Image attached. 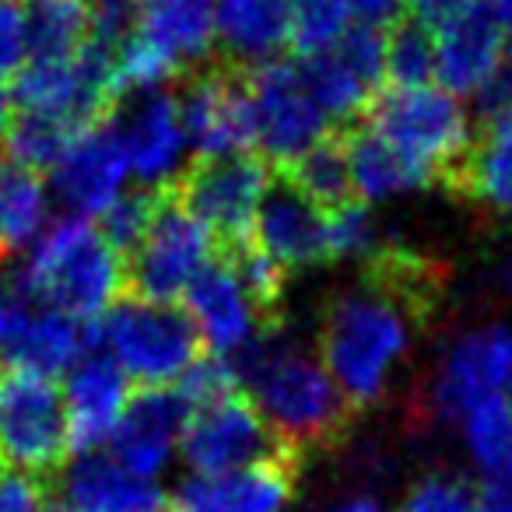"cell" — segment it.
I'll return each instance as SVG.
<instances>
[{
    "label": "cell",
    "mask_w": 512,
    "mask_h": 512,
    "mask_svg": "<svg viewBox=\"0 0 512 512\" xmlns=\"http://www.w3.org/2000/svg\"><path fill=\"white\" fill-rule=\"evenodd\" d=\"M81 127H71L64 120L39 113H18L15 123L8 130V158H15L18 165H29L36 172H50L60 162V155L67 151V144L74 141Z\"/></svg>",
    "instance_id": "33"
},
{
    "label": "cell",
    "mask_w": 512,
    "mask_h": 512,
    "mask_svg": "<svg viewBox=\"0 0 512 512\" xmlns=\"http://www.w3.org/2000/svg\"><path fill=\"white\" fill-rule=\"evenodd\" d=\"M488 95H498L495 102H512V50L505 53V67H502V74H498L495 88H491Z\"/></svg>",
    "instance_id": "41"
},
{
    "label": "cell",
    "mask_w": 512,
    "mask_h": 512,
    "mask_svg": "<svg viewBox=\"0 0 512 512\" xmlns=\"http://www.w3.org/2000/svg\"><path fill=\"white\" fill-rule=\"evenodd\" d=\"M435 78V39L414 18L386 29V81L393 88H418Z\"/></svg>",
    "instance_id": "32"
},
{
    "label": "cell",
    "mask_w": 512,
    "mask_h": 512,
    "mask_svg": "<svg viewBox=\"0 0 512 512\" xmlns=\"http://www.w3.org/2000/svg\"><path fill=\"white\" fill-rule=\"evenodd\" d=\"M502 292L512 299V256L505 260V267H502Z\"/></svg>",
    "instance_id": "44"
},
{
    "label": "cell",
    "mask_w": 512,
    "mask_h": 512,
    "mask_svg": "<svg viewBox=\"0 0 512 512\" xmlns=\"http://www.w3.org/2000/svg\"><path fill=\"white\" fill-rule=\"evenodd\" d=\"M29 60V29H25V8L18 0H0V81L18 78Z\"/></svg>",
    "instance_id": "35"
},
{
    "label": "cell",
    "mask_w": 512,
    "mask_h": 512,
    "mask_svg": "<svg viewBox=\"0 0 512 512\" xmlns=\"http://www.w3.org/2000/svg\"><path fill=\"white\" fill-rule=\"evenodd\" d=\"M127 404L130 379L106 351H88L78 365H71L64 386L71 453H95L102 442L113 439Z\"/></svg>",
    "instance_id": "21"
},
{
    "label": "cell",
    "mask_w": 512,
    "mask_h": 512,
    "mask_svg": "<svg viewBox=\"0 0 512 512\" xmlns=\"http://www.w3.org/2000/svg\"><path fill=\"white\" fill-rule=\"evenodd\" d=\"M218 0H134V32L162 46L183 71L211 60Z\"/></svg>",
    "instance_id": "24"
},
{
    "label": "cell",
    "mask_w": 512,
    "mask_h": 512,
    "mask_svg": "<svg viewBox=\"0 0 512 512\" xmlns=\"http://www.w3.org/2000/svg\"><path fill=\"white\" fill-rule=\"evenodd\" d=\"M74 512H172L169 495L155 477H141L113 456L81 453L53 484Z\"/></svg>",
    "instance_id": "22"
},
{
    "label": "cell",
    "mask_w": 512,
    "mask_h": 512,
    "mask_svg": "<svg viewBox=\"0 0 512 512\" xmlns=\"http://www.w3.org/2000/svg\"><path fill=\"white\" fill-rule=\"evenodd\" d=\"M435 302V274L400 242H379L365 256L362 281L327 302L320 320V358L355 407L383 400L414 334Z\"/></svg>",
    "instance_id": "1"
},
{
    "label": "cell",
    "mask_w": 512,
    "mask_h": 512,
    "mask_svg": "<svg viewBox=\"0 0 512 512\" xmlns=\"http://www.w3.org/2000/svg\"><path fill=\"white\" fill-rule=\"evenodd\" d=\"M53 190L67 211L81 218H99L123 193V179L130 176V158L116 134L113 120H95L74 134L60 162L50 169Z\"/></svg>",
    "instance_id": "16"
},
{
    "label": "cell",
    "mask_w": 512,
    "mask_h": 512,
    "mask_svg": "<svg viewBox=\"0 0 512 512\" xmlns=\"http://www.w3.org/2000/svg\"><path fill=\"white\" fill-rule=\"evenodd\" d=\"M95 344H102L141 390L176 386L183 372L204 355L200 330L186 309L130 292L95 323Z\"/></svg>",
    "instance_id": "4"
},
{
    "label": "cell",
    "mask_w": 512,
    "mask_h": 512,
    "mask_svg": "<svg viewBox=\"0 0 512 512\" xmlns=\"http://www.w3.org/2000/svg\"><path fill=\"white\" fill-rule=\"evenodd\" d=\"M179 449H183V460L193 467V474H228V470H242L253 463L274 460V456L295 453L274 432L271 421L260 414V407L242 386L211 400V404L193 407Z\"/></svg>",
    "instance_id": "10"
},
{
    "label": "cell",
    "mask_w": 512,
    "mask_h": 512,
    "mask_svg": "<svg viewBox=\"0 0 512 512\" xmlns=\"http://www.w3.org/2000/svg\"><path fill=\"white\" fill-rule=\"evenodd\" d=\"M344 130V144H348V162H351V183H355L358 200H386L397 193H411L421 186H432V172L418 165L411 155L386 141L379 130H372L365 120L348 123Z\"/></svg>",
    "instance_id": "25"
},
{
    "label": "cell",
    "mask_w": 512,
    "mask_h": 512,
    "mask_svg": "<svg viewBox=\"0 0 512 512\" xmlns=\"http://www.w3.org/2000/svg\"><path fill=\"white\" fill-rule=\"evenodd\" d=\"M299 67L330 120H362L386 85V29L351 25L330 50L299 60Z\"/></svg>",
    "instance_id": "12"
},
{
    "label": "cell",
    "mask_w": 512,
    "mask_h": 512,
    "mask_svg": "<svg viewBox=\"0 0 512 512\" xmlns=\"http://www.w3.org/2000/svg\"><path fill=\"white\" fill-rule=\"evenodd\" d=\"M214 256H218L214 232L179 200L172 186H162L148 228L123 256L127 292L151 302H179Z\"/></svg>",
    "instance_id": "7"
},
{
    "label": "cell",
    "mask_w": 512,
    "mask_h": 512,
    "mask_svg": "<svg viewBox=\"0 0 512 512\" xmlns=\"http://www.w3.org/2000/svg\"><path fill=\"white\" fill-rule=\"evenodd\" d=\"M253 102L256 148L274 172L292 169L316 141L330 134V116L309 92L306 74L292 60H267L246 71Z\"/></svg>",
    "instance_id": "9"
},
{
    "label": "cell",
    "mask_w": 512,
    "mask_h": 512,
    "mask_svg": "<svg viewBox=\"0 0 512 512\" xmlns=\"http://www.w3.org/2000/svg\"><path fill=\"white\" fill-rule=\"evenodd\" d=\"M15 123V95L0 85V144L8 141V130Z\"/></svg>",
    "instance_id": "40"
},
{
    "label": "cell",
    "mask_w": 512,
    "mask_h": 512,
    "mask_svg": "<svg viewBox=\"0 0 512 512\" xmlns=\"http://www.w3.org/2000/svg\"><path fill=\"white\" fill-rule=\"evenodd\" d=\"M193 407L179 386H151L130 397L120 425L113 432V460L141 477H158L169 467L172 453L183 442Z\"/></svg>",
    "instance_id": "20"
},
{
    "label": "cell",
    "mask_w": 512,
    "mask_h": 512,
    "mask_svg": "<svg viewBox=\"0 0 512 512\" xmlns=\"http://www.w3.org/2000/svg\"><path fill=\"white\" fill-rule=\"evenodd\" d=\"M509 400H512V376H509Z\"/></svg>",
    "instance_id": "45"
},
{
    "label": "cell",
    "mask_w": 512,
    "mask_h": 512,
    "mask_svg": "<svg viewBox=\"0 0 512 512\" xmlns=\"http://www.w3.org/2000/svg\"><path fill=\"white\" fill-rule=\"evenodd\" d=\"M46 488L39 477L0 467V512H46Z\"/></svg>",
    "instance_id": "36"
},
{
    "label": "cell",
    "mask_w": 512,
    "mask_h": 512,
    "mask_svg": "<svg viewBox=\"0 0 512 512\" xmlns=\"http://www.w3.org/2000/svg\"><path fill=\"white\" fill-rule=\"evenodd\" d=\"M253 242L285 271H302L330 256V207L316 204L288 172H274L256 211Z\"/></svg>",
    "instance_id": "14"
},
{
    "label": "cell",
    "mask_w": 512,
    "mask_h": 512,
    "mask_svg": "<svg viewBox=\"0 0 512 512\" xmlns=\"http://www.w3.org/2000/svg\"><path fill=\"white\" fill-rule=\"evenodd\" d=\"M362 120L425 165L435 183H453L474 148L470 116L460 95L446 92L442 85L383 88Z\"/></svg>",
    "instance_id": "5"
},
{
    "label": "cell",
    "mask_w": 512,
    "mask_h": 512,
    "mask_svg": "<svg viewBox=\"0 0 512 512\" xmlns=\"http://www.w3.org/2000/svg\"><path fill=\"white\" fill-rule=\"evenodd\" d=\"M22 281L39 306L99 323L127 295V264L99 225L71 214L39 235Z\"/></svg>",
    "instance_id": "3"
},
{
    "label": "cell",
    "mask_w": 512,
    "mask_h": 512,
    "mask_svg": "<svg viewBox=\"0 0 512 512\" xmlns=\"http://www.w3.org/2000/svg\"><path fill=\"white\" fill-rule=\"evenodd\" d=\"M512 330L481 327L460 334L439 358L432 379V407L460 425L474 407L491 397H509Z\"/></svg>",
    "instance_id": "13"
},
{
    "label": "cell",
    "mask_w": 512,
    "mask_h": 512,
    "mask_svg": "<svg viewBox=\"0 0 512 512\" xmlns=\"http://www.w3.org/2000/svg\"><path fill=\"white\" fill-rule=\"evenodd\" d=\"M109 120H113L116 134H120L123 148H127L130 172L144 186L176 183V176L183 172L179 169V158H183L186 148V130L176 95L148 88L141 99L116 102Z\"/></svg>",
    "instance_id": "19"
},
{
    "label": "cell",
    "mask_w": 512,
    "mask_h": 512,
    "mask_svg": "<svg viewBox=\"0 0 512 512\" xmlns=\"http://www.w3.org/2000/svg\"><path fill=\"white\" fill-rule=\"evenodd\" d=\"M186 313L197 323L200 341L211 355L232 358L246 344H253L267 330H278V323L267 320L264 309L256 306L253 295L246 292L228 256L218 253L204 271L193 278V285L183 295Z\"/></svg>",
    "instance_id": "15"
},
{
    "label": "cell",
    "mask_w": 512,
    "mask_h": 512,
    "mask_svg": "<svg viewBox=\"0 0 512 512\" xmlns=\"http://www.w3.org/2000/svg\"><path fill=\"white\" fill-rule=\"evenodd\" d=\"M400 512H477V488L467 477L435 470L414 484Z\"/></svg>",
    "instance_id": "34"
},
{
    "label": "cell",
    "mask_w": 512,
    "mask_h": 512,
    "mask_svg": "<svg viewBox=\"0 0 512 512\" xmlns=\"http://www.w3.org/2000/svg\"><path fill=\"white\" fill-rule=\"evenodd\" d=\"M67 453L71 435L57 379L0 362V467L46 481L64 467Z\"/></svg>",
    "instance_id": "6"
},
{
    "label": "cell",
    "mask_w": 512,
    "mask_h": 512,
    "mask_svg": "<svg viewBox=\"0 0 512 512\" xmlns=\"http://www.w3.org/2000/svg\"><path fill=\"white\" fill-rule=\"evenodd\" d=\"M46 183L36 169L0 158V256L8 260L15 249L36 239L46 225Z\"/></svg>",
    "instance_id": "27"
},
{
    "label": "cell",
    "mask_w": 512,
    "mask_h": 512,
    "mask_svg": "<svg viewBox=\"0 0 512 512\" xmlns=\"http://www.w3.org/2000/svg\"><path fill=\"white\" fill-rule=\"evenodd\" d=\"M274 169L264 155H204L193 158L176 176L172 190L204 221L218 239V249H239L253 242L256 211Z\"/></svg>",
    "instance_id": "8"
},
{
    "label": "cell",
    "mask_w": 512,
    "mask_h": 512,
    "mask_svg": "<svg viewBox=\"0 0 512 512\" xmlns=\"http://www.w3.org/2000/svg\"><path fill=\"white\" fill-rule=\"evenodd\" d=\"M463 446L481 477L512 474V400L491 397L460 421Z\"/></svg>",
    "instance_id": "29"
},
{
    "label": "cell",
    "mask_w": 512,
    "mask_h": 512,
    "mask_svg": "<svg viewBox=\"0 0 512 512\" xmlns=\"http://www.w3.org/2000/svg\"><path fill=\"white\" fill-rule=\"evenodd\" d=\"M292 0H218L214 29H218L221 60L235 67H256L278 60L288 46Z\"/></svg>",
    "instance_id": "23"
},
{
    "label": "cell",
    "mask_w": 512,
    "mask_h": 512,
    "mask_svg": "<svg viewBox=\"0 0 512 512\" xmlns=\"http://www.w3.org/2000/svg\"><path fill=\"white\" fill-rule=\"evenodd\" d=\"M334 512H386L379 502H372V498H355V502H344V505H337Z\"/></svg>",
    "instance_id": "42"
},
{
    "label": "cell",
    "mask_w": 512,
    "mask_h": 512,
    "mask_svg": "<svg viewBox=\"0 0 512 512\" xmlns=\"http://www.w3.org/2000/svg\"><path fill=\"white\" fill-rule=\"evenodd\" d=\"M477 512H512V474L481 477V488H477Z\"/></svg>",
    "instance_id": "38"
},
{
    "label": "cell",
    "mask_w": 512,
    "mask_h": 512,
    "mask_svg": "<svg viewBox=\"0 0 512 512\" xmlns=\"http://www.w3.org/2000/svg\"><path fill=\"white\" fill-rule=\"evenodd\" d=\"M488 134H495L512 144V102H495L491 120H488Z\"/></svg>",
    "instance_id": "39"
},
{
    "label": "cell",
    "mask_w": 512,
    "mask_h": 512,
    "mask_svg": "<svg viewBox=\"0 0 512 512\" xmlns=\"http://www.w3.org/2000/svg\"><path fill=\"white\" fill-rule=\"evenodd\" d=\"M302 456L285 453L228 474H193L169 498L172 512H285L299 488Z\"/></svg>",
    "instance_id": "17"
},
{
    "label": "cell",
    "mask_w": 512,
    "mask_h": 512,
    "mask_svg": "<svg viewBox=\"0 0 512 512\" xmlns=\"http://www.w3.org/2000/svg\"><path fill=\"white\" fill-rule=\"evenodd\" d=\"M179 116L186 144L197 155H239L256 144L253 102H249L246 67L228 60H207L179 81Z\"/></svg>",
    "instance_id": "11"
},
{
    "label": "cell",
    "mask_w": 512,
    "mask_h": 512,
    "mask_svg": "<svg viewBox=\"0 0 512 512\" xmlns=\"http://www.w3.org/2000/svg\"><path fill=\"white\" fill-rule=\"evenodd\" d=\"M435 39V78L453 95H488L505 67V25L488 0H477L474 8L456 15Z\"/></svg>",
    "instance_id": "18"
},
{
    "label": "cell",
    "mask_w": 512,
    "mask_h": 512,
    "mask_svg": "<svg viewBox=\"0 0 512 512\" xmlns=\"http://www.w3.org/2000/svg\"><path fill=\"white\" fill-rule=\"evenodd\" d=\"M323 207L348 204L355 197V183H351V162H348V144L344 134H327L323 141H316L292 169H281Z\"/></svg>",
    "instance_id": "30"
},
{
    "label": "cell",
    "mask_w": 512,
    "mask_h": 512,
    "mask_svg": "<svg viewBox=\"0 0 512 512\" xmlns=\"http://www.w3.org/2000/svg\"><path fill=\"white\" fill-rule=\"evenodd\" d=\"M453 186L470 193L488 211L512 218V144L484 130V137L474 141L467 162L456 172Z\"/></svg>",
    "instance_id": "28"
},
{
    "label": "cell",
    "mask_w": 512,
    "mask_h": 512,
    "mask_svg": "<svg viewBox=\"0 0 512 512\" xmlns=\"http://www.w3.org/2000/svg\"><path fill=\"white\" fill-rule=\"evenodd\" d=\"M351 0H292L288 46L299 60L330 50L351 29Z\"/></svg>",
    "instance_id": "31"
},
{
    "label": "cell",
    "mask_w": 512,
    "mask_h": 512,
    "mask_svg": "<svg viewBox=\"0 0 512 512\" xmlns=\"http://www.w3.org/2000/svg\"><path fill=\"white\" fill-rule=\"evenodd\" d=\"M29 60H64L85 50L95 29V0H25Z\"/></svg>",
    "instance_id": "26"
},
{
    "label": "cell",
    "mask_w": 512,
    "mask_h": 512,
    "mask_svg": "<svg viewBox=\"0 0 512 512\" xmlns=\"http://www.w3.org/2000/svg\"><path fill=\"white\" fill-rule=\"evenodd\" d=\"M491 8H495V15L502 18L505 32H512V0H488Z\"/></svg>",
    "instance_id": "43"
},
{
    "label": "cell",
    "mask_w": 512,
    "mask_h": 512,
    "mask_svg": "<svg viewBox=\"0 0 512 512\" xmlns=\"http://www.w3.org/2000/svg\"><path fill=\"white\" fill-rule=\"evenodd\" d=\"M0 264H4V256H0Z\"/></svg>",
    "instance_id": "46"
},
{
    "label": "cell",
    "mask_w": 512,
    "mask_h": 512,
    "mask_svg": "<svg viewBox=\"0 0 512 512\" xmlns=\"http://www.w3.org/2000/svg\"><path fill=\"white\" fill-rule=\"evenodd\" d=\"M232 372L253 397L271 428L306 456L309 449H330L351 432L358 407L337 386L323 358L267 330L232 355Z\"/></svg>",
    "instance_id": "2"
},
{
    "label": "cell",
    "mask_w": 512,
    "mask_h": 512,
    "mask_svg": "<svg viewBox=\"0 0 512 512\" xmlns=\"http://www.w3.org/2000/svg\"><path fill=\"white\" fill-rule=\"evenodd\" d=\"M477 0H407V18H414L418 25H425L428 32L442 29L446 22H453L456 15H463L467 8H474Z\"/></svg>",
    "instance_id": "37"
}]
</instances>
